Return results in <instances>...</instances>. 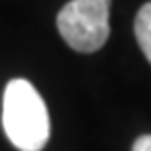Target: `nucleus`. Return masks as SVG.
I'll return each instance as SVG.
<instances>
[{
	"label": "nucleus",
	"instance_id": "nucleus-1",
	"mask_svg": "<svg viewBox=\"0 0 151 151\" xmlns=\"http://www.w3.org/2000/svg\"><path fill=\"white\" fill-rule=\"evenodd\" d=\"M2 126L20 151H41L51 134L49 114L41 94L26 78H14L6 84L2 100Z\"/></svg>",
	"mask_w": 151,
	"mask_h": 151
},
{
	"label": "nucleus",
	"instance_id": "nucleus-2",
	"mask_svg": "<svg viewBox=\"0 0 151 151\" xmlns=\"http://www.w3.org/2000/svg\"><path fill=\"white\" fill-rule=\"evenodd\" d=\"M112 0H71L57 14V29L71 49L94 53L110 35Z\"/></svg>",
	"mask_w": 151,
	"mask_h": 151
},
{
	"label": "nucleus",
	"instance_id": "nucleus-3",
	"mask_svg": "<svg viewBox=\"0 0 151 151\" xmlns=\"http://www.w3.org/2000/svg\"><path fill=\"white\" fill-rule=\"evenodd\" d=\"M135 37H137V43H139L143 55L147 57V61L151 63V2L143 4L135 16Z\"/></svg>",
	"mask_w": 151,
	"mask_h": 151
},
{
	"label": "nucleus",
	"instance_id": "nucleus-4",
	"mask_svg": "<svg viewBox=\"0 0 151 151\" xmlns=\"http://www.w3.org/2000/svg\"><path fill=\"white\" fill-rule=\"evenodd\" d=\"M132 151H151V134L137 137V139H135V143H134V149H132Z\"/></svg>",
	"mask_w": 151,
	"mask_h": 151
}]
</instances>
